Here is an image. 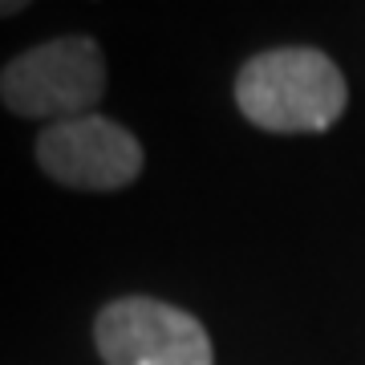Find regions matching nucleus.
<instances>
[{
  "instance_id": "5",
  "label": "nucleus",
  "mask_w": 365,
  "mask_h": 365,
  "mask_svg": "<svg viewBox=\"0 0 365 365\" xmlns=\"http://www.w3.org/2000/svg\"><path fill=\"white\" fill-rule=\"evenodd\" d=\"M29 4L25 0H0V21H9V16H21Z\"/></svg>"
},
{
  "instance_id": "1",
  "label": "nucleus",
  "mask_w": 365,
  "mask_h": 365,
  "mask_svg": "<svg viewBox=\"0 0 365 365\" xmlns=\"http://www.w3.org/2000/svg\"><path fill=\"white\" fill-rule=\"evenodd\" d=\"M345 102V73L309 45L256 53L235 78L240 114L268 134H321L337 126Z\"/></svg>"
},
{
  "instance_id": "3",
  "label": "nucleus",
  "mask_w": 365,
  "mask_h": 365,
  "mask_svg": "<svg viewBox=\"0 0 365 365\" xmlns=\"http://www.w3.org/2000/svg\"><path fill=\"white\" fill-rule=\"evenodd\" d=\"M93 345L106 365H215L199 317L155 297L110 300L93 321Z\"/></svg>"
},
{
  "instance_id": "4",
  "label": "nucleus",
  "mask_w": 365,
  "mask_h": 365,
  "mask_svg": "<svg viewBox=\"0 0 365 365\" xmlns=\"http://www.w3.org/2000/svg\"><path fill=\"white\" fill-rule=\"evenodd\" d=\"M37 167L49 175L57 187L69 191H90V195H110L126 191L143 175V143L114 118L81 114L66 122H49L37 134Z\"/></svg>"
},
{
  "instance_id": "2",
  "label": "nucleus",
  "mask_w": 365,
  "mask_h": 365,
  "mask_svg": "<svg viewBox=\"0 0 365 365\" xmlns=\"http://www.w3.org/2000/svg\"><path fill=\"white\" fill-rule=\"evenodd\" d=\"M106 98V53L93 37L69 33L29 45L0 69V102L16 118L66 122Z\"/></svg>"
}]
</instances>
